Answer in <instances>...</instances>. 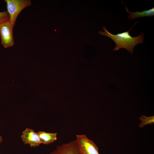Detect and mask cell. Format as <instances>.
Instances as JSON below:
<instances>
[{
  "instance_id": "4",
  "label": "cell",
  "mask_w": 154,
  "mask_h": 154,
  "mask_svg": "<svg viewBox=\"0 0 154 154\" xmlns=\"http://www.w3.org/2000/svg\"><path fill=\"white\" fill-rule=\"evenodd\" d=\"M13 28L9 21L0 24L1 43L5 48L11 47L14 44Z\"/></svg>"
},
{
  "instance_id": "3",
  "label": "cell",
  "mask_w": 154,
  "mask_h": 154,
  "mask_svg": "<svg viewBox=\"0 0 154 154\" xmlns=\"http://www.w3.org/2000/svg\"><path fill=\"white\" fill-rule=\"evenodd\" d=\"M76 140L79 154H99L94 142L85 135H77Z\"/></svg>"
},
{
  "instance_id": "8",
  "label": "cell",
  "mask_w": 154,
  "mask_h": 154,
  "mask_svg": "<svg viewBox=\"0 0 154 154\" xmlns=\"http://www.w3.org/2000/svg\"><path fill=\"white\" fill-rule=\"evenodd\" d=\"M37 133L42 144H49L57 139L56 133H51L44 131H38Z\"/></svg>"
},
{
  "instance_id": "6",
  "label": "cell",
  "mask_w": 154,
  "mask_h": 154,
  "mask_svg": "<svg viewBox=\"0 0 154 154\" xmlns=\"http://www.w3.org/2000/svg\"><path fill=\"white\" fill-rule=\"evenodd\" d=\"M50 154H79L76 140L57 146Z\"/></svg>"
},
{
  "instance_id": "7",
  "label": "cell",
  "mask_w": 154,
  "mask_h": 154,
  "mask_svg": "<svg viewBox=\"0 0 154 154\" xmlns=\"http://www.w3.org/2000/svg\"><path fill=\"white\" fill-rule=\"evenodd\" d=\"M123 4H124L123 3ZM124 5L126 9V11L129 13L128 17V19H131V20H132L140 17H150L154 16V7L148 10L141 12L136 11L135 12H133L130 11L125 5Z\"/></svg>"
},
{
  "instance_id": "2",
  "label": "cell",
  "mask_w": 154,
  "mask_h": 154,
  "mask_svg": "<svg viewBox=\"0 0 154 154\" xmlns=\"http://www.w3.org/2000/svg\"><path fill=\"white\" fill-rule=\"evenodd\" d=\"M7 12L10 16L9 22L13 27L16 19L20 13L31 4L30 0H5Z\"/></svg>"
},
{
  "instance_id": "1",
  "label": "cell",
  "mask_w": 154,
  "mask_h": 154,
  "mask_svg": "<svg viewBox=\"0 0 154 154\" xmlns=\"http://www.w3.org/2000/svg\"><path fill=\"white\" fill-rule=\"evenodd\" d=\"M136 22L128 31L114 35L110 33L104 25L102 27L103 32L102 31H98L100 35L107 37L112 39L116 44L114 48V51L119 50L121 48H124L128 52L132 54L135 46L138 44L142 43L144 41V34L141 33L139 35L132 37L129 34V32L136 23Z\"/></svg>"
},
{
  "instance_id": "9",
  "label": "cell",
  "mask_w": 154,
  "mask_h": 154,
  "mask_svg": "<svg viewBox=\"0 0 154 154\" xmlns=\"http://www.w3.org/2000/svg\"><path fill=\"white\" fill-rule=\"evenodd\" d=\"M141 122L139 125L140 128L144 127L147 124H151L154 123V116L147 117L145 115L141 116L139 118Z\"/></svg>"
},
{
  "instance_id": "11",
  "label": "cell",
  "mask_w": 154,
  "mask_h": 154,
  "mask_svg": "<svg viewBox=\"0 0 154 154\" xmlns=\"http://www.w3.org/2000/svg\"><path fill=\"white\" fill-rule=\"evenodd\" d=\"M3 141V139L2 136L1 135H0V144Z\"/></svg>"
},
{
  "instance_id": "5",
  "label": "cell",
  "mask_w": 154,
  "mask_h": 154,
  "mask_svg": "<svg viewBox=\"0 0 154 154\" xmlns=\"http://www.w3.org/2000/svg\"><path fill=\"white\" fill-rule=\"evenodd\" d=\"M21 138L24 144H28L31 147H38L42 144L37 133L33 129L26 128L23 131Z\"/></svg>"
},
{
  "instance_id": "10",
  "label": "cell",
  "mask_w": 154,
  "mask_h": 154,
  "mask_svg": "<svg viewBox=\"0 0 154 154\" xmlns=\"http://www.w3.org/2000/svg\"><path fill=\"white\" fill-rule=\"evenodd\" d=\"M10 16L7 11L0 12V24L9 21Z\"/></svg>"
}]
</instances>
